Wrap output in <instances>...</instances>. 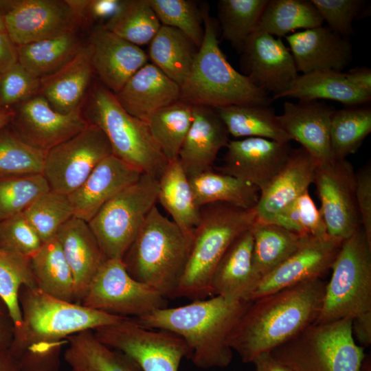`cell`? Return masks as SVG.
Listing matches in <instances>:
<instances>
[{
    "label": "cell",
    "mask_w": 371,
    "mask_h": 371,
    "mask_svg": "<svg viewBox=\"0 0 371 371\" xmlns=\"http://www.w3.org/2000/svg\"><path fill=\"white\" fill-rule=\"evenodd\" d=\"M326 282H302L250 301L233 329L229 345L244 363L286 342L314 324Z\"/></svg>",
    "instance_id": "6da1fadb"
},
{
    "label": "cell",
    "mask_w": 371,
    "mask_h": 371,
    "mask_svg": "<svg viewBox=\"0 0 371 371\" xmlns=\"http://www.w3.org/2000/svg\"><path fill=\"white\" fill-rule=\"evenodd\" d=\"M249 302L212 296L183 306L159 308L133 319L144 327L180 336L188 346V358L197 367H225L233 357L229 338Z\"/></svg>",
    "instance_id": "7a4b0ae2"
},
{
    "label": "cell",
    "mask_w": 371,
    "mask_h": 371,
    "mask_svg": "<svg viewBox=\"0 0 371 371\" xmlns=\"http://www.w3.org/2000/svg\"><path fill=\"white\" fill-rule=\"evenodd\" d=\"M19 301L23 326L9 348L16 361L38 353L48 346H59L60 339L129 318L54 297L37 287L23 286Z\"/></svg>",
    "instance_id": "3957f363"
},
{
    "label": "cell",
    "mask_w": 371,
    "mask_h": 371,
    "mask_svg": "<svg viewBox=\"0 0 371 371\" xmlns=\"http://www.w3.org/2000/svg\"><path fill=\"white\" fill-rule=\"evenodd\" d=\"M203 38L190 72L180 87V100L192 105L218 108L245 104H270L269 94L236 71L222 52L218 40V23L201 11Z\"/></svg>",
    "instance_id": "277c9868"
},
{
    "label": "cell",
    "mask_w": 371,
    "mask_h": 371,
    "mask_svg": "<svg viewBox=\"0 0 371 371\" xmlns=\"http://www.w3.org/2000/svg\"><path fill=\"white\" fill-rule=\"evenodd\" d=\"M187 234L155 205L122 258L131 277L165 298H175L190 253Z\"/></svg>",
    "instance_id": "5b68a950"
},
{
    "label": "cell",
    "mask_w": 371,
    "mask_h": 371,
    "mask_svg": "<svg viewBox=\"0 0 371 371\" xmlns=\"http://www.w3.org/2000/svg\"><path fill=\"white\" fill-rule=\"evenodd\" d=\"M255 208L246 210L223 202L200 207L188 260L175 294L194 300L210 296L213 272L231 243L256 222Z\"/></svg>",
    "instance_id": "8992f818"
},
{
    "label": "cell",
    "mask_w": 371,
    "mask_h": 371,
    "mask_svg": "<svg viewBox=\"0 0 371 371\" xmlns=\"http://www.w3.org/2000/svg\"><path fill=\"white\" fill-rule=\"evenodd\" d=\"M84 115L103 131L115 157L159 180L168 161L146 123L127 113L102 84H95L91 89Z\"/></svg>",
    "instance_id": "52a82bcc"
},
{
    "label": "cell",
    "mask_w": 371,
    "mask_h": 371,
    "mask_svg": "<svg viewBox=\"0 0 371 371\" xmlns=\"http://www.w3.org/2000/svg\"><path fill=\"white\" fill-rule=\"evenodd\" d=\"M269 352L292 371H361L365 357L350 319L314 323Z\"/></svg>",
    "instance_id": "ba28073f"
},
{
    "label": "cell",
    "mask_w": 371,
    "mask_h": 371,
    "mask_svg": "<svg viewBox=\"0 0 371 371\" xmlns=\"http://www.w3.org/2000/svg\"><path fill=\"white\" fill-rule=\"evenodd\" d=\"M331 269L315 323L371 315V243L361 227L343 241Z\"/></svg>",
    "instance_id": "9c48e42d"
},
{
    "label": "cell",
    "mask_w": 371,
    "mask_h": 371,
    "mask_svg": "<svg viewBox=\"0 0 371 371\" xmlns=\"http://www.w3.org/2000/svg\"><path fill=\"white\" fill-rule=\"evenodd\" d=\"M158 191V179L142 173L88 222L105 260L122 259L156 205Z\"/></svg>",
    "instance_id": "30bf717a"
},
{
    "label": "cell",
    "mask_w": 371,
    "mask_h": 371,
    "mask_svg": "<svg viewBox=\"0 0 371 371\" xmlns=\"http://www.w3.org/2000/svg\"><path fill=\"white\" fill-rule=\"evenodd\" d=\"M106 346L131 358L143 371H178L189 348L179 335L144 327L133 319L93 330Z\"/></svg>",
    "instance_id": "8fae6325"
},
{
    "label": "cell",
    "mask_w": 371,
    "mask_h": 371,
    "mask_svg": "<svg viewBox=\"0 0 371 371\" xmlns=\"http://www.w3.org/2000/svg\"><path fill=\"white\" fill-rule=\"evenodd\" d=\"M166 298L135 280L122 259L106 260L93 278L80 304L124 317L139 318L166 307Z\"/></svg>",
    "instance_id": "7c38bea8"
},
{
    "label": "cell",
    "mask_w": 371,
    "mask_h": 371,
    "mask_svg": "<svg viewBox=\"0 0 371 371\" xmlns=\"http://www.w3.org/2000/svg\"><path fill=\"white\" fill-rule=\"evenodd\" d=\"M111 155L105 134L89 122L82 131L47 152L43 175L51 190L68 196Z\"/></svg>",
    "instance_id": "4fadbf2b"
},
{
    "label": "cell",
    "mask_w": 371,
    "mask_h": 371,
    "mask_svg": "<svg viewBox=\"0 0 371 371\" xmlns=\"http://www.w3.org/2000/svg\"><path fill=\"white\" fill-rule=\"evenodd\" d=\"M313 183L321 202L319 210L327 234L341 240L361 227L355 199V172L346 159L318 164Z\"/></svg>",
    "instance_id": "5bb4252c"
},
{
    "label": "cell",
    "mask_w": 371,
    "mask_h": 371,
    "mask_svg": "<svg viewBox=\"0 0 371 371\" xmlns=\"http://www.w3.org/2000/svg\"><path fill=\"white\" fill-rule=\"evenodd\" d=\"M342 243L328 234L304 236L297 249L258 282L247 300L252 301L302 282L321 279L331 269Z\"/></svg>",
    "instance_id": "9a60e30c"
},
{
    "label": "cell",
    "mask_w": 371,
    "mask_h": 371,
    "mask_svg": "<svg viewBox=\"0 0 371 371\" xmlns=\"http://www.w3.org/2000/svg\"><path fill=\"white\" fill-rule=\"evenodd\" d=\"M6 5L5 27L16 46L75 32L80 25L66 0H19Z\"/></svg>",
    "instance_id": "2e32d148"
},
{
    "label": "cell",
    "mask_w": 371,
    "mask_h": 371,
    "mask_svg": "<svg viewBox=\"0 0 371 371\" xmlns=\"http://www.w3.org/2000/svg\"><path fill=\"white\" fill-rule=\"evenodd\" d=\"M243 74L267 93L272 100L288 90L298 74L289 49L280 38L255 30L241 51Z\"/></svg>",
    "instance_id": "e0dca14e"
},
{
    "label": "cell",
    "mask_w": 371,
    "mask_h": 371,
    "mask_svg": "<svg viewBox=\"0 0 371 371\" xmlns=\"http://www.w3.org/2000/svg\"><path fill=\"white\" fill-rule=\"evenodd\" d=\"M14 120L15 133L30 146L49 151L87 127L82 108L67 114L54 110L41 94L18 104Z\"/></svg>",
    "instance_id": "ac0fdd59"
},
{
    "label": "cell",
    "mask_w": 371,
    "mask_h": 371,
    "mask_svg": "<svg viewBox=\"0 0 371 371\" xmlns=\"http://www.w3.org/2000/svg\"><path fill=\"white\" fill-rule=\"evenodd\" d=\"M220 172L264 190L285 164L292 150L289 142L261 137L229 140Z\"/></svg>",
    "instance_id": "d6986e66"
},
{
    "label": "cell",
    "mask_w": 371,
    "mask_h": 371,
    "mask_svg": "<svg viewBox=\"0 0 371 371\" xmlns=\"http://www.w3.org/2000/svg\"><path fill=\"white\" fill-rule=\"evenodd\" d=\"M88 44L91 48L93 71L102 84L114 94L128 80L147 63L148 54L102 25L91 32Z\"/></svg>",
    "instance_id": "ffe728a7"
},
{
    "label": "cell",
    "mask_w": 371,
    "mask_h": 371,
    "mask_svg": "<svg viewBox=\"0 0 371 371\" xmlns=\"http://www.w3.org/2000/svg\"><path fill=\"white\" fill-rule=\"evenodd\" d=\"M297 72L342 71L352 60V47L344 38L323 25L285 36Z\"/></svg>",
    "instance_id": "44dd1931"
},
{
    "label": "cell",
    "mask_w": 371,
    "mask_h": 371,
    "mask_svg": "<svg viewBox=\"0 0 371 371\" xmlns=\"http://www.w3.org/2000/svg\"><path fill=\"white\" fill-rule=\"evenodd\" d=\"M142 174L113 155L106 157L83 183L68 195L74 216L88 223L108 201L136 182Z\"/></svg>",
    "instance_id": "7402d4cb"
},
{
    "label": "cell",
    "mask_w": 371,
    "mask_h": 371,
    "mask_svg": "<svg viewBox=\"0 0 371 371\" xmlns=\"http://www.w3.org/2000/svg\"><path fill=\"white\" fill-rule=\"evenodd\" d=\"M214 108L192 105V120L178 159L188 177L212 170L220 150L229 139Z\"/></svg>",
    "instance_id": "603a6c76"
},
{
    "label": "cell",
    "mask_w": 371,
    "mask_h": 371,
    "mask_svg": "<svg viewBox=\"0 0 371 371\" xmlns=\"http://www.w3.org/2000/svg\"><path fill=\"white\" fill-rule=\"evenodd\" d=\"M317 160L302 146L292 149L278 174L260 192L255 207L257 220L271 222L313 182Z\"/></svg>",
    "instance_id": "cb8c5ba5"
},
{
    "label": "cell",
    "mask_w": 371,
    "mask_h": 371,
    "mask_svg": "<svg viewBox=\"0 0 371 371\" xmlns=\"http://www.w3.org/2000/svg\"><path fill=\"white\" fill-rule=\"evenodd\" d=\"M335 110L319 100L285 102L278 118L293 140L299 142L321 164L333 159L329 131Z\"/></svg>",
    "instance_id": "d4e9b609"
},
{
    "label": "cell",
    "mask_w": 371,
    "mask_h": 371,
    "mask_svg": "<svg viewBox=\"0 0 371 371\" xmlns=\"http://www.w3.org/2000/svg\"><path fill=\"white\" fill-rule=\"evenodd\" d=\"M180 95L179 85L148 63L115 94L127 113L145 122L158 110L179 100Z\"/></svg>",
    "instance_id": "484cf974"
},
{
    "label": "cell",
    "mask_w": 371,
    "mask_h": 371,
    "mask_svg": "<svg viewBox=\"0 0 371 371\" xmlns=\"http://www.w3.org/2000/svg\"><path fill=\"white\" fill-rule=\"evenodd\" d=\"M55 237L72 273L75 301L78 304L106 260L88 223L81 218L72 216L59 228Z\"/></svg>",
    "instance_id": "4316f807"
},
{
    "label": "cell",
    "mask_w": 371,
    "mask_h": 371,
    "mask_svg": "<svg viewBox=\"0 0 371 371\" xmlns=\"http://www.w3.org/2000/svg\"><path fill=\"white\" fill-rule=\"evenodd\" d=\"M251 228L231 243L217 264L210 280V296H220L229 302L247 300L258 283L252 263Z\"/></svg>",
    "instance_id": "83f0119b"
},
{
    "label": "cell",
    "mask_w": 371,
    "mask_h": 371,
    "mask_svg": "<svg viewBox=\"0 0 371 371\" xmlns=\"http://www.w3.org/2000/svg\"><path fill=\"white\" fill-rule=\"evenodd\" d=\"M93 73L91 48L82 45L63 67L41 79L39 94L56 111L69 113L81 107Z\"/></svg>",
    "instance_id": "f1b7e54d"
},
{
    "label": "cell",
    "mask_w": 371,
    "mask_h": 371,
    "mask_svg": "<svg viewBox=\"0 0 371 371\" xmlns=\"http://www.w3.org/2000/svg\"><path fill=\"white\" fill-rule=\"evenodd\" d=\"M298 100H330L346 107L368 104L371 96L356 88L347 78L346 72L332 70L316 71L298 75L291 87L279 98Z\"/></svg>",
    "instance_id": "f546056e"
},
{
    "label": "cell",
    "mask_w": 371,
    "mask_h": 371,
    "mask_svg": "<svg viewBox=\"0 0 371 371\" xmlns=\"http://www.w3.org/2000/svg\"><path fill=\"white\" fill-rule=\"evenodd\" d=\"M215 109L229 134L234 137H261L280 142L293 141L269 104H235Z\"/></svg>",
    "instance_id": "4dcf8cb0"
},
{
    "label": "cell",
    "mask_w": 371,
    "mask_h": 371,
    "mask_svg": "<svg viewBox=\"0 0 371 371\" xmlns=\"http://www.w3.org/2000/svg\"><path fill=\"white\" fill-rule=\"evenodd\" d=\"M157 202L187 234H193L200 217L188 177L179 159L168 161L159 179Z\"/></svg>",
    "instance_id": "1f68e13d"
},
{
    "label": "cell",
    "mask_w": 371,
    "mask_h": 371,
    "mask_svg": "<svg viewBox=\"0 0 371 371\" xmlns=\"http://www.w3.org/2000/svg\"><path fill=\"white\" fill-rule=\"evenodd\" d=\"M199 48L183 32L161 25L149 43L152 63L181 86L188 78Z\"/></svg>",
    "instance_id": "d6a6232c"
},
{
    "label": "cell",
    "mask_w": 371,
    "mask_h": 371,
    "mask_svg": "<svg viewBox=\"0 0 371 371\" xmlns=\"http://www.w3.org/2000/svg\"><path fill=\"white\" fill-rule=\"evenodd\" d=\"M65 359L74 371H143L126 355L102 343L93 330L67 337Z\"/></svg>",
    "instance_id": "836d02e7"
},
{
    "label": "cell",
    "mask_w": 371,
    "mask_h": 371,
    "mask_svg": "<svg viewBox=\"0 0 371 371\" xmlns=\"http://www.w3.org/2000/svg\"><path fill=\"white\" fill-rule=\"evenodd\" d=\"M195 204L198 207L216 203H227L240 208L254 209L260 190L234 177L212 170L188 177Z\"/></svg>",
    "instance_id": "e575fe53"
},
{
    "label": "cell",
    "mask_w": 371,
    "mask_h": 371,
    "mask_svg": "<svg viewBox=\"0 0 371 371\" xmlns=\"http://www.w3.org/2000/svg\"><path fill=\"white\" fill-rule=\"evenodd\" d=\"M254 238L252 263L258 281L286 260L304 236L278 225L256 219L251 228Z\"/></svg>",
    "instance_id": "d590c367"
},
{
    "label": "cell",
    "mask_w": 371,
    "mask_h": 371,
    "mask_svg": "<svg viewBox=\"0 0 371 371\" xmlns=\"http://www.w3.org/2000/svg\"><path fill=\"white\" fill-rule=\"evenodd\" d=\"M30 262L38 289L54 297L74 302L72 273L56 237L43 243L30 257Z\"/></svg>",
    "instance_id": "8d00e7d4"
},
{
    "label": "cell",
    "mask_w": 371,
    "mask_h": 371,
    "mask_svg": "<svg viewBox=\"0 0 371 371\" xmlns=\"http://www.w3.org/2000/svg\"><path fill=\"white\" fill-rule=\"evenodd\" d=\"M82 47L76 31L17 46L18 62L40 79L56 72Z\"/></svg>",
    "instance_id": "74e56055"
},
{
    "label": "cell",
    "mask_w": 371,
    "mask_h": 371,
    "mask_svg": "<svg viewBox=\"0 0 371 371\" xmlns=\"http://www.w3.org/2000/svg\"><path fill=\"white\" fill-rule=\"evenodd\" d=\"M323 23L311 0H268L256 30L281 38L297 30L319 27Z\"/></svg>",
    "instance_id": "f35d334b"
},
{
    "label": "cell",
    "mask_w": 371,
    "mask_h": 371,
    "mask_svg": "<svg viewBox=\"0 0 371 371\" xmlns=\"http://www.w3.org/2000/svg\"><path fill=\"white\" fill-rule=\"evenodd\" d=\"M192 120V104L181 100L152 114L146 123L168 161L177 159Z\"/></svg>",
    "instance_id": "ab89813d"
},
{
    "label": "cell",
    "mask_w": 371,
    "mask_h": 371,
    "mask_svg": "<svg viewBox=\"0 0 371 371\" xmlns=\"http://www.w3.org/2000/svg\"><path fill=\"white\" fill-rule=\"evenodd\" d=\"M371 132V108L367 104L335 110L330 124L333 159L355 153Z\"/></svg>",
    "instance_id": "60d3db41"
},
{
    "label": "cell",
    "mask_w": 371,
    "mask_h": 371,
    "mask_svg": "<svg viewBox=\"0 0 371 371\" xmlns=\"http://www.w3.org/2000/svg\"><path fill=\"white\" fill-rule=\"evenodd\" d=\"M161 23L148 0H122L102 26L137 46L149 44Z\"/></svg>",
    "instance_id": "b9f144b4"
},
{
    "label": "cell",
    "mask_w": 371,
    "mask_h": 371,
    "mask_svg": "<svg viewBox=\"0 0 371 371\" xmlns=\"http://www.w3.org/2000/svg\"><path fill=\"white\" fill-rule=\"evenodd\" d=\"M37 287L30 258L0 248V297L8 306L14 327V335L23 326L19 301L21 288Z\"/></svg>",
    "instance_id": "7bdbcfd3"
},
{
    "label": "cell",
    "mask_w": 371,
    "mask_h": 371,
    "mask_svg": "<svg viewBox=\"0 0 371 371\" xmlns=\"http://www.w3.org/2000/svg\"><path fill=\"white\" fill-rule=\"evenodd\" d=\"M268 0H221L218 16L222 37L240 53L256 30Z\"/></svg>",
    "instance_id": "ee69618b"
},
{
    "label": "cell",
    "mask_w": 371,
    "mask_h": 371,
    "mask_svg": "<svg viewBox=\"0 0 371 371\" xmlns=\"http://www.w3.org/2000/svg\"><path fill=\"white\" fill-rule=\"evenodd\" d=\"M23 213L43 243L54 238L59 228L74 216L68 196L51 190L40 196Z\"/></svg>",
    "instance_id": "f6af8a7d"
},
{
    "label": "cell",
    "mask_w": 371,
    "mask_h": 371,
    "mask_svg": "<svg viewBox=\"0 0 371 371\" xmlns=\"http://www.w3.org/2000/svg\"><path fill=\"white\" fill-rule=\"evenodd\" d=\"M47 152L30 146L15 133H0V178L43 174Z\"/></svg>",
    "instance_id": "bcb514c9"
},
{
    "label": "cell",
    "mask_w": 371,
    "mask_h": 371,
    "mask_svg": "<svg viewBox=\"0 0 371 371\" xmlns=\"http://www.w3.org/2000/svg\"><path fill=\"white\" fill-rule=\"evenodd\" d=\"M49 190L43 174L0 178V221L23 213Z\"/></svg>",
    "instance_id": "7dc6e473"
},
{
    "label": "cell",
    "mask_w": 371,
    "mask_h": 371,
    "mask_svg": "<svg viewBox=\"0 0 371 371\" xmlns=\"http://www.w3.org/2000/svg\"><path fill=\"white\" fill-rule=\"evenodd\" d=\"M161 25L179 30L200 47L204 34L201 11L190 0H148Z\"/></svg>",
    "instance_id": "c3c4849f"
},
{
    "label": "cell",
    "mask_w": 371,
    "mask_h": 371,
    "mask_svg": "<svg viewBox=\"0 0 371 371\" xmlns=\"http://www.w3.org/2000/svg\"><path fill=\"white\" fill-rule=\"evenodd\" d=\"M270 223L278 225L300 236H322L327 234L319 209L308 190L279 213Z\"/></svg>",
    "instance_id": "681fc988"
},
{
    "label": "cell",
    "mask_w": 371,
    "mask_h": 371,
    "mask_svg": "<svg viewBox=\"0 0 371 371\" xmlns=\"http://www.w3.org/2000/svg\"><path fill=\"white\" fill-rule=\"evenodd\" d=\"M42 244L23 213L0 221V248L30 258Z\"/></svg>",
    "instance_id": "f907efd6"
},
{
    "label": "cell",
    "mask_w": 371,
    "mask_h": 371,
    "mask_svg": "<svg viewBox=\"0 0 371 371\" xmlns=\"http://www.w3.org/2000/svg\"><path fill=\"white\" fill-rule=\"evenodd\" d=\"M41 79L19 62L0 76V106L9 109L39 93Z\"/></svg>",
    "instance_id": "816d5d0a"
},
{
    "label": "cell",
    "mask_w": 371,
    "mask_h": 371,
    "mask_svg": "<svg viewBox=\"0 0 371 371\" xmlns=\"http://www.w3.org/2000/svg\"><path fill=\"white\" fill-rule=\"evenodd\" d=\"M331 30L347 38L353 33L352 22L363 13L362 0H311Z\"/></svg>",
    "instance_id": "f5cc1de1"
},
{
    "label": "cell",
    "mask_w": 371,
    "mask_h": 371,
    "mask_svg": "<svg viewBox=\"0 0 371 371\" xmlns=\"http://www.w3.org/2000/svg\"><path fill=\"white\" fill-rule=\"evenodd\" d=\"M355 199L361 226L371 243V165L367 163L355 172Z\"/></svg>",
    "instance_id": "db71d44e"
},
{
    "label": "cell",
    "mask_w": 371,
    "mask_h": 371,
    "mask_svg": "<svg viewBox=\"0 0 371 371\" xmlns=\"http://www.w3.org/2000/svg\"><path fill=\"white\" fill-rule=\"evenodd\" d=\"M121 0H89L85 21L111 18L118 9Z\"/></svg>",
    "instance_id": "11a10c76"
},
{
    "label": "cell",
    "mask_w": 371,
    "mask_h": 371,
    "mask_svg": "<svg viewBox=\"0 0 371 371\" xmlns=\"http://www.w3.org/2000/svg\"><path fill=\"white\" fill-rule=\"evenodd\" d=\"M17 63V46L6 31L0 30V76Z\"/></svg>",
    "instance_id": "9f6ffc18"
},
{
    "label": "cell",
    "mask_w": 371,
    "mask_h": 371,
    "mask_svg": "<svg viewBox=\"0 0 371 371\" xmlns=\"http://www.w3.org/2000/svg\"><path fill=\"white\" fill-rule=\"evenodd\" d=\"M14 335V327L8 308L0 297V346L10 348Z\"/></svg>",
    "instance_id": "6f0895ef"
},
{
    "label": "cell",
    "mask_w": 371,
    "mask_h": 371,
    "mask_svg": "<svg viewBox=\"0 0 371 371\" xmlns=\"http://www.w3.org/2000/svg\"><path fill=\"white\" fill-rule=\"evenodd\" d=\"M348 80L359 90L371 96V69L356 67L346 72Z\"/></svg>",
    "instance_id": "680465c9"
},
{
    "label": "cell",
    "mask_w": 371,
    "mask_h": 371,
    "mask_svg": "<svg viewBox=\"0 0 371 371\" xmlns=\"http://www.w3.org/2000/svg\"><path fill=\"white\" fill-rule=\"evenodd\" d=\"M352 333L361 345L369 346L371 343V315L352 320Z\"/></svg>",
    "instance_id": "91938a15"
},
{
    "label": "cell",
    "mask_w": 371,
    "mask_h": 371,
    "mask_svg": "<svg viewBox=\"0 0 371 371\" xmlns=\"http://www.w3.org/2000/svg\"><path fill=\"white\" fill-rule=\"evenodd\" d=\"M251 363L255 366V371H292L274 359L269 352L260 354Z\"/></svg>",
    "instance_id": "94428289"
},
{
    "label": "cell",
    "mask_w": 371,
    "mask_h": 371,
    "mask_svg": "<svg viewBox=\"0 0 371 371\" xmlns=\"http://www.w3.org/2000/svg\"><path fill=\"white\" fill-rule=\"evenodd\" d=\"M0 371H20L9 348L3 346H0Z\"/></svg>",
    "instance_id": "6125c7cd"
},
{
    "label": "cell",
    "mask_w": 371,
    "mask_h": 371,
    "mask_svg": "<svg viewBox=\"0 0 371 371\" xmlns=\"http://www.w3.org/2000/svg\"><path fill=\"white\" fill-rule=\"evenodd\" d=\"M14 113L9 109L0 106V130L3 128L12 120Z\"/></svg>",
    "instance_id": "be15d7a7"
},
{
    "label": "cell",
    "mask_w": 371,
    "mask_h": 371,
    "mask_svg": "<svg viewBox=\"0 0 371 371\" xmlns=\"http://www.w3.org/2000/svg\"><path fill=\"white\" fill-rule=\"evenodd\" d=\"M0 30H5V24L3 18L1 14H0Z\"/></svg>",
    "instance_id": "e7e4bbea"
},
{
    "label": "cell",
    "mask_w": 371,
    "mask_h": 371,
    "mask_svg": "<svg viewBox=\"0 0 371 371\" xmlns=\"http://www.w3.org/2000/svg\"><path fill=\"white\" fill-rule=\"evenodd\" d=\"M366 371H370V366L366 368Z\"/></svg>",
    "instance_id": "03108f58"
},
{
    "label": "cell",
    "mask_w": 371,
    "mask_h": 371,
    "mask_svg": "<svg viewBox=\"0 0 371 371\" xmlns=\"http://www.w3.org/2000/svg\"><path fill=\"white\" fill-rule=\"evenodd\" d=\"M71 371H74V370H71Z\"/></svg>",
    "instance_id": "003e7915"
}]
</instances>
